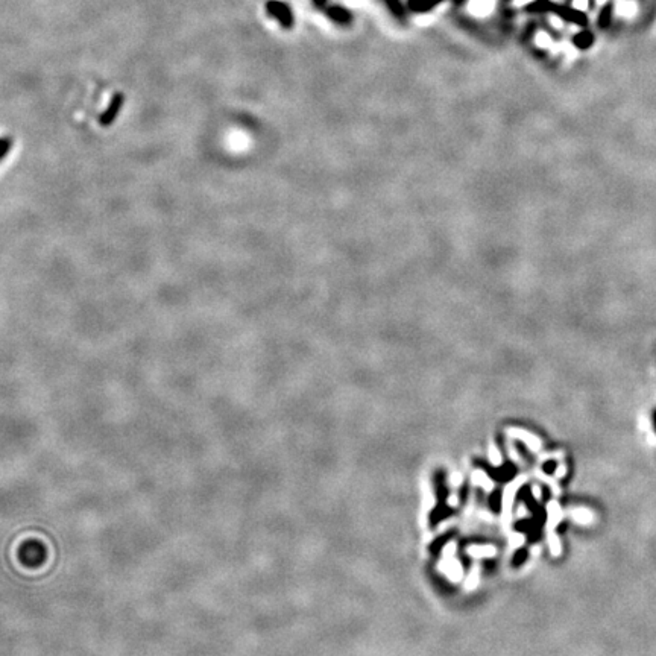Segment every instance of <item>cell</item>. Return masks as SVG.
<instances>
[{
    "instance_id": "4",
    "label": "cell",
    "mask_w": 656,
    "mask_h": 656,
    "mask_svg": "<svg viewBox=\"0 0 656 656\" xmlns=\"http://www.w3.org/2000/svg\"><path fill=\"white\" fill-rule=\"evenodd\" d=\"M612 12H614V3L612 2H608L605 6L601 8L600 14L597 17V24H598L600 29L609 28V24L612 21Z\"/></svg>"
},
{
    "instance_id": "5",
    "label": "cell",
    "mask_w": 656,
    "mask_h": 656,
    "mask_svg": "<svg viewBox=\"0 0 656 656\" xmlns=\"http://www.w3.org/2000/svg\"><path fill=\"white\" fill-rule=\"evenodd\" d=\"M330 16L334 19V20H337V21H347V20H349V14L345 11V9H342V8H333V9H330Z\"/></svg>"
},
{
    "instance_id": "3",
    "label": "cell",
    "mask_w": 656,
    "mask_h": 656,
    "mask_svg": "<svg viewBox=\"0 0 656 656\" xmlns=\"http://www.w3.org/2000/svg\"><path fill=\"white\" fill-rule=\"evenodd\" d=\"M556 8V3L552 0H532L526 6L527 12H553Z\"/></svg>"
},
{
    "instance_id": "2",
    "label": "cell",
    "mask_w": 656,
    "mask_h": 656,
    "mask_svg": "<svg viewBox=\"0 0 656 656\" xmlns=\"http://www.w3.org/2000/svg\"><path fill=\"white\" fill-rule=\"evenodd\" d=\"M573 44L580 49V50H586L594 44V35L589 31H582L579 34H576L573 38Z\"/></svg>"
},
{
    "instance_id": "8",
    "label": "cell",
    "mask_w": 656,
    "mask_h": 656,
    "mask_svg": "<svg viewBox=\"0 0 656 656\" xmlns=\"http://www.w3.org/2000/svg\"><path fill=\"white\" fill-rule=\"evenodd\" d=\"M425 2H427V6H428V9H431L433 6H436V5L442 3L444 0H425Z\"/></svg>"
},
{
    "instance_id": "1",
    "label": "cell",
    "mask_w": 656,
    "mask_h": 656,
    "mask_svg": "<svg viewBox=\"0 0 656 656\" xmlns=\"http://www.w3.org/2000/svg\"><path fill=\"white\" fill-rule=\"evenodd\" d=\"M553 12L558 17H560L562 20L571 21V23H574L577 26H582V28H585V26L588 24V17H586L585 12L580 11V9H574V8L565 6V5H556Z\"/></svg>"
},
{
    "instance_id": "9",
    "label": "cell",
    "mask_w": 656,
    "mask_h": 656,
    "mask_svg": "<svg viewBox=\"0 0 656 656\" xmlns=\"http://www.w3.org/2000/svg\"><path fill=\"white\" fill-rule=\"evenodd\" d=\"M463 2H465V0H454V3H456V5H462Z\"/></svg>"
},
{
    "instance_id": "6",
    "label": "cell",
    "mask_w": 656,
    "mask_h": 656,
    "mask_svg": "<svg viewBox=\"0 0 656 656\" xmlns=\"http://www.w3.org/2000/svg\"><path fill=\"white\" fill-rule=\"evenodd\" d=\"M386 3H387L389 9H390L397 17H401V16L404 14V8H403V5H401L400 0H386Z\"/></svg>"
},
{
    "instance_id": "7",
    "label": "cell",
    "mask_w": 656,
    "mask_h": 656,
    "mask_svg": "<svg viewBox=\"0 0 656 656\" xmlns=\"http://www.w3.org/2000/svg\"><path fill=\"white\" fill-rule=\"evenodd\" d=\"M409 6H410V9H413L416 12H427V11H430L425 0H409Z\"/></svg>"
}]
</instances>
